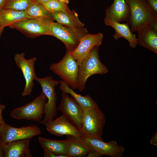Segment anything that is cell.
Returning a JSON list of instances; mask_svg holds the SVG:
<instances>
[{
	"instance_id": "obj_32",
	"label": "cell",
	"mask_w": 157,
	"mask_h": 157,
	"mask_svg": "<svg viewBox=\"0 0 157 157\" xmlns=\"http://www.w3.org/2000/svg\"><path fill=\"white\" fill-rule=\"evenodd\" d=\"M10 0H0V11L4 9Z\"/></svg>"
},
{
	"instance_id": "obj_36",
	"label": "cell",
	"mask_w": 157,
	"mask_h": 157,
	"mask_svg": "<svg viewBox=\"0 0 157 157\" xmlns=\"http://www.w3.org/2000/svg\"><path fill=\"white\" fill-rule=\"evenodd\" d=\"M67 3H69V0H57Z\"/></svg>"
},
{
	"instance_id": "obj_7",
	"label": "cell",
	"mask_w": 157,
	"mask_h": 157,
	"mask_svg": "<svg viewBox=\"0 0 157 157\" xmlns=\"http://www.w3.org/2000/svg\"><path fill=\"white\" fill-rule=\"evenodd\" d=\"M47 100V97L42 92L32 101L13 110L10 116L17 119H26L39 122L44 114Z\"/></svg>"
},
{
	"instance_id": "obj_25",
	"label": "cell",
	"mask_w": 157,
	"mask_h": 157,
	"mask_svg": "<svg viewBox=\"0 0 157 157\" xmlns=\"http://www.w3.org/2000/svg\"><path fill=\"white\" fill-rule=\"evenodd\" d=\"M35 0H10L4 9L26 11Z\"/></svg>"
},
{
	"instance_id": "obj_3",
	"label": "cell",
	"mask_w": 157,
	"mask_h": 157,
	"mask_svg": "<svg viewBox=\"0 0 157 157\" xmlns=\"http://www.w3.org/2000/svg\"><path fill=\"white\" fill-rule=\"evenodd\" d=\"M99 51V46L94 47L79 65L77 89L80 92L85 89L89 77L95 74H105L108 71L106 66L100 60Z\"/></svg>"
},
{
	"instance_id": "obj_24",
	"label": "cell",
	"mask_w": 157,
	"mask_h": 157,
	"mask_svg": "<svg viewBox=\"0 0 157 157\" xmlns=\"http://www.w3.org/2000/svg\"><path fill=\"white\" fill-rule=\"evenodd\" d=\"M26 11L28 15L32 18H47L54 20L52 14L41 3L35 2Z\"/></svg>"
},
{
	"instance_id": "obj_18",
	"label": "cell",
	"mask_w": 157,
	"mask_h": 157,
	"mask_svg": "<svg viewBox=\"0 0 157 157\" xmlns=\"http://www.w3.org/2000/svg\"><path fill=\"white\" fill-rule=\"evenodd\" d=\"M104 23L106 26H111L115 29V33L113 37L115 40L123 38L129 42L131 48L136 47L138 44L136 35L131 31L127 23H122L106 20H104Z\"/></svg>"
},
{
	"instance_id": "obj_29",
	"label": "cell",
	"mask_w": 157,
	"mask_h": 157,
	"mask_svg": "<svg viewBox=\"0 0 157 157\" xmlns=\"http://www.w3.org/2000/svg\"><path fill=\"white\" fill-rule=\"evenodd\" d=\"M103 156L98 152L93 150L88 153L87 156V157H101Z\"/></svg>"
},
{
	"instance_id": "obj_34",
	"label": "cell",
	"mask_w": 157,
	"mask_h": 157,
	"mask_svg": "<svg viewBox=\"0 0 157 157\" xmlns=\"http://www.w3.org/2000/svg\"><path fill=\"white\" fill-rule=\"evenodd\" d=\"M52 0H35L37 2L41 3L42 4L45 3Z\"/></svg>"
},
{
	"instance_id": "obj_17",
	"label": "cell",
	"mask_w": 157,
	"mask_h": 157,
	"mask_svg": "<svg viewBox=\"0 0 157 157\" xmlns=\"http://www.w3.org/2000/svg\"><path fill=\"white\" fill-rule=\"evenodd\" d=\"M66 137L67 154L69 157H87L89 152L94 150L82 136L67 135Z\"/></svg>"
},
{
	"instance_id": "obj_22",
	"label": "cell",
	"mask_w": 157,
	"mask_h": 157,
	"mask_svg": "<svg viewBox=\"0 0 157 157\" xmlns=\"http://www.w3.org/2000/svg\"><path fill=\"white\" fill-rule=\"evenodd\" d=\"M33 18L26 11H17L10 9H3L0 11V21L4 28L23 20Z\"/></svg>"
},
{
	"instance_id": "obj_21",
	"label": "cell",
	"mask_w": 157,
	"mask_h": 157,
	"mask_svg": "<svg viewBox=\"0 0 157 157\" xmlns=\"http://www.w3.org/2000/svg\"><path fill=\"white\" fill-rule=\"evenodd\" d=\"M54 20L57 23L72 28L84 27V24L79 19L78 15L74 10H70L52 13Z\"/></svg>"
},
{
	"instance_id": "obj_10",
	"label": "cell",
	"mask_w": 157,
	"mask_h": 157,
	"mask_svg": "<svg viewBox=\"0 0 157 157\" xmlns=\"http://www.w3.org/2000/svg\"><path fill=\"white\" fill-rule=\"evenodd\" d=\"M14 58L16 65L22 71L25 81V86L22 96L24 97L30 95L34 86L33 81L37 77L34 64L37 58L34 57L27 59L25 58L24 53L16 54Z\"/></svg>"
},
{
	"instance_id": "obj_13",
	"label": "cell",
	"mask_w": 157,
	"mask_h": 157,
	"mask_svg": "<svg viewBox=\"0 0 157 157\" xmlns=\"http://www.w3.org/2000/svg\"><path fill=\"white\" fill-rule=\"evenodd\" d=\"M82 137L94 150L103 156L121 157L125 151V148L122 145H119L116 141L112 140L107 142L102 140Z\"/></svg>"
},
{
	"instance_id": "obj_31",
	"label": "cell",
	"mask_w": 157,
	"mask_h": 157,
	"mask_svg": "<svg viewBox=\"0 0 157 157\" xmlns=\"http://www.w3.org/2000/svg\"><path fill=\"white\" fill-rule=\"evenodd\" d=\"M5 106L4 104H1L0 101V137L1 121L3 118L2 116V113L3 110L5 109Z\"/></svg>"
},
{
	"instance_id": "obj_23",
	"label": "cell",
	"mask_w": 157,
	"mask_h": 157,
	"mask_svg": "<svg viewBox=\"0 0 157 157\" xmlns=\"http://www.w3.org/2000/svg\"><path fill=\"white\" fill-rule=\"evenodd\" d=\"M38 141L44 151L52 152L58 154H67V143L66 139L56 140L39 136Z\"/></svg>"
},
{
	"instance_id": "obj_4",
	"label": "cell",
	"mask_w": 157,
	"mask_h": 157,
	"mask_svg": "<svg viewBox=\"0 0 157 157\" xmlns=\"http://www.w3.org/2000/svg\"><path fill=\"white\" fill-rule=\"evenodd\" d=\"M48 28L50 35L58 39L65 45L67 51L71 52L78 44L81 38L88 33L84 27L72 28L68 27L57 22L49 20Z\"/></svg>"
},
{
	"instance_id": "obj_11",
	"label": "cell",
	"mask_w": 157,
	"mask_h": 157,
	"mask_svg": "<svg viewBox=\"0 0 157 157\" xmlns=\"http://www.w3.org/2000/svg\"><path fill=\"white\" fill-rule=\"evenodd\" d=\"M57 108L63 116L80 130L83 111L72 97H70L68 94L62 92V99Z\"/></svg>"
},
{
	"instance_id": "obj_20",
	"label": "cell",
	"mask_w": 157,
	"mask_h": 157,
	"mask_svg": "<svg viewBox=\"0 0 157 157\" xmlns=\"http://www.w3.org/2000/svg\"><path fill=\"white\" fill-rule=\"evenodd\" d=\"M59 83V88L62 91L72 96L83 111L90 108L99 106L90 96L87 95L83 96L77 93L63 80L60 81Z\"/></svg>"
},
{
	"instance_id": "obj_35",
	"label": "cell",
	"mask_w": 157,
	"mask_h": 157,
	"mask_svg": "<svg viewBox=\"0 0 157 157\" xmlns=\"http://www.w3.org/2000/svg\"><path fill=\"white\" fill-rule=\"evenodd\" d=\"M4 27L2 26L0 21V38L2 33Z\"/></svg>"
},
{
	"instance_id": "obj_26",
	"label": "cell",
	"mask_w": 157,
	"mask_h": 157,
	"mask_svg": "<svg viewBox=\"0 0 157 157\" xmlns=\"http://www.w3.org/2000/svg\"><path fill=\"white\" fill-rule=\"evenodd\" d=\"M42 4L45 8L51 14L70 10L67 3L57 0H52Z\"/></svg>"
},
{
	"instance_id": "obj_6",
	"label": "cell",
	"mask_w": 157,
	"mask_h": 157,
	"mask_svg": "<svg viewBox=\"0 0 157 157\" xmlns=\"http://www.w3.org/2000/svg\"><path fill=\"white\" fill-rule=\"evenodd\" d=\"M34 80L39 83L42 92L48 100L45 106L44 118L39 122L41 124L46 125L53 120L57 114V97L55 87L59 83V81L53 79L51 75L42 78L37 76Z\"/></svg>"
},
{
	"instance_id": "obj_8",
	"label": "cell",
	"mask_w": 157,
	"mask_h": 157,
	"mask_svg": "<svg viewBox=\"0 0 157 157\" xmlns=\"http://www.w3.org/2000/svg\"><path fill=\"white\" fill-rule=\"evenodd\" d=\"M40 128L35 125L13 127L6 123L3 118L1 121L0 140L4 144L11 141L26 139H31L40 135Z\"/></svg>"
},
{
	"instance_id": "obj_12",
	"label": "cell",
	"mask_w": 157,
	"mask_h": 157,
	"mask_svg": "<svg viewBox=\"0 0 157 157\" xmlns=\"http://www.w3.org/2000/svg\"><path fill=\"white\" fill-rule=\"evenodd\" d=\"M103 37L101 33L95 34L88 33L81 38L76 47L70 52L79 65L94 47L101 45Z\"/></svg>"
},
{
	"instance_id": "obj_1",
	"label": "cell",
	"mask_w": 157,
	"mask_h": 157,
	"mask_svg": "<svg viewBox=\"0 0 157 157\" xmlns=\"http://www.w3.org/2000/svg\"><path fill=\"white\" fill-rule=\"evenodd\" d=\"M130 8L127 20L132 32L151 26L157 29V14L150 8L144 0H125Z\"/></svg>"
},
{
	"instance_id": "obj_5",
	"label": "cell",
	"mask_w": 157,
	"mask_h": 157,
	"mask_svg": "<svg viewBox=\"0 0 157 157\" xmlns=\"http://www.w3.org/2000/svg\"><path fill=\"white\" fill-rule=\"evenodd\" d=\"M79 65L70 52L67 51L59 62L51 64L50 69L73 89L77 88Z\"/></svg>"
},
{
	"instance_id": "obj_30",
	"label": "cell",
	"mask_w": 157,
	"mask_h": 157,
	"mask_svg": "<svg viewBox=\"0 0 157 157\" xmlns=\"http://www.w3.org/2000/svg\"><path fill=\"white\" fill-rule=\"evenodd\" d=\"M151 144L154 146L157 145V132H156L152 136L150 141Z\"/></svg>"
},
{
	"instance_id": "obj_19",
	"label": "cell",
	"mask_w": 157,
	"mask_h": 157,
	"mask_svg": "<svg viewBox=\"0 0 157 157\" xmlns=\"http://www.w3.org/2000/svg\"><path fill=\"white\" fill-rule=\"evenodd\" d=\"M138 44L157 54V29L145 27L137 32Z\"/></svg>"
},
{
	"instance_id": "obj_2",
	"label": "cell",
	"mask_w": 157,
	"mask_h": 157,
	"mask_svg": "<svg viewBox=\"0 0 157 157\" xmlns=\"http://www.w3.org/2000/svg\"><path fill=\"white\" fill-rule=\"evenodd\" d=\"M105 115L99 106L83 111L80 130L82 136L102 140Z\"/></svg>"
},
{
	"instance_id": "obj_33",
	"label": "cell",
	"mask_w": 157,
	"mask_h": 157,
	"mask_svg": "<svg viewBox=\"0 0 157 157\" xmlns=\"http://www.w3.org/2000/svg\"><path fill=\"white\" fill-rule=\"evenodd\" d=\"M4 144L0 140V157H4V154L3 150Z\"/></svg>"
},
{
	"instance_id": "obj_16",
	"label": "cell",
	"mask_w": 157,
	"mask_h": 157,
	"mask_svg": "<svg viewBox=\"0 0 157 157\" xmlns=\"http://www.w3.org/2000/svg\"><path fill=\"white\" fill-rule=\"evenodd\" d=\"M30 139H23L4 144L5 157H31L30 149Z\"/></svg>"
},
{
	"instance_id": "obj_27",
	"label": "cell",
	"mask_w": 157,
	"mask_h": 157,
	"mask_svg": "<svg viewBox=\"0 0 157 157\" xmlns=\"http://www.w3.org/2000/svg\"><path fill=\"white\" fill-rule=\"evenodd\" d=\"M151 9L157 14V0H144Z\"/></svg>"
},
{
	"instance_id": "obj_28",
	"label": "cell",
	"mask_w": 157,
	"mask_h": 157,
	"mask_svg": "<svg viewBox=\"0 0 157 157\" xmlns=\"http://www.w3.org/2000/svg\"><path fill=\"white\" fill-rule=\"evenodd\" d=\"M44 152V157H69L67 155L57 154L49 151Z\"/></svg>"
},
{
	"instance_id": "obj_9",
	"label": "cell",
	"mask_w": 157,
	"mask_h": 157,
	"mask_svg": "<svg viewBox=\"0 0 157 157\" xmlns=\"http://www.w3.org/2000/svg\"><path fill=\"white\" fill-rule=\"evenodd\" d=\"M49 20H51L47 18L26 19L17 22L9 27L33 38L43 35H49L48 28Z\"/></svg>"
},
{
	"instance_id": "obj_15",
	"label": "cell",
	"mask_w": 157,
	"mask_h": 157,
	"mask_svg": "<svg viewBox=\"0 0 157 157\" xmlns=\"http://www.w3.org/2000/svg\"><path fill=\"white\" fill-rule=\"evenodd\" d=\"M130 13L129 7L125 0H113L106 9L104 20L121 23L127 21Z\"/></svg>"
},
{
	"instance_id": "obj_14",
	"label": "cell",
	"mask_w": 157,
	"mask_h": 157,
	"mask_svg": "<svg viewBox=\"0 0 157 157\" xmlns=\"http://www.w3.org/2000/svg\"><path fill=\"white\" fill-rule=\"evenodd\" d=\"M46 126L47 129L49 132L56 136L63 135L82 136L79 128L63 115L53 119Z\"/></svg>"
}]
</instances>
